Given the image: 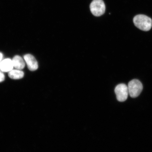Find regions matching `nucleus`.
<instances>
[{
    "instance_id": "nucleus-2",
    "label": "nucleus",
    "mask_w": 152,
    "mask_h": 152,
    "mask_svg": "<svg viewBox=\"0 0 152 152\" xmlns=\"http://www.w3.org/2000/svg\"><path fill=\"white\" fill-rule=\"evenodd\" d=\"M128 87L129 94L133 98L139 96L143 88L142 83L137 79L132 80L129 82Z\"/></svg>"
},
{
    "instance_id": "nucleus-6",
    "label": "nucleus",
    "mask_w": 152,
    "mask_h": 152,
    "mask_svg": "<svg viewBox=\"0 0 152 152\" xmlns=\"http://www.w3.org/2000/svg\"><path fill=\"white\" fill-rule=\"evenodd\" d=\"M13 67L12 60L10 59H5L0 63V70L2 72H9L13 69Z\"/></svg>"
},
{
    "instance_id": "nucleus-7",
    "label": "nucleus",
    "mask_w": 152,
    "mask_h": 152,
    "mask_svg": "<svg viewBox=\"0 0 152 152\" xmlns=\"http://www.w3.org/2000/svg\"><path fill=\"white\" fill-rule=\"evenodd\" d=\"M12 60L14 67L17 69L22 70L23 69L25 64L22 57L18 56H16L14 57Z\"/></svg>"
},
{
    "instance_id": "nucleus-11",
    "label": "nucleus",
    "mask_w": 152,
    "mask_h": 152,
    "mask_svg": "<svg viewBox=\"0 0 152 152\" xmlns=\"http://www.w3.org/2000/svg\"><path fill=\"white\" fill-rule=\"evenodd\" d=\"M2 72V71H1V70H0V72Z\"/></svg>"
},
{
    "instance_id": "nucleus-4",
    "label": "nucleus",
    "mask_w": 152,
    "mask_h": 152,
    "mask_svg": "<svg viewBox=\"0 0 152 152\" xmlns=\"http://www.w3.org/2000/svg\"><path fill=\"white\" fill-rule=\"evenodd\" d=\"M115 91L118 101L124 102L128 98L129 94L128 87L124 83H121L117 85Z\"/></svg>"
},
{
    "instance_id": "nucleus-10",
    "label": "nucleus",
    "mask_w": 152,
    "mask_h": 152,
    "mask_svg": "<svg viewBox=\"0 0 152 152\" xmlns=\"http://www.w3.org/2000/svg\"><path fill=\"white\" fill-rule=\"evenodd\" d=\"M3 58V55L2 53L0 52V63L2 61L1 60Z\"/></svg>"
},
{
    "instance_id": "nucleus-1",
    "label": "nucleus",
    "mask_w": 152,
    "mask_h": 152,
    "mask_svg": "<svg viewBox=\"0 0 152 152\" xmlns=\"http://www.w3.org/2000/svg\"><path fill=\"white\" fill-rule=\"evenodd\" d=\"M133 22L137 27L142 31H149L152 27V19L145 15H137L133 19Z\"/></svg>"
},
{
    "instance_id": "nucleus-3",
    "label": "nucleus",
    "mask_w": 152,
    "mask_h": 152,
    "mask_svg": "<svg viewBox=\"0 0 152 152\" xmlns=\"http://www.w3.org/2000/svg\"><path fill=\"white\" fill-rule=\"evenodd\" d=\"M91 12L94 16L99 17L104 14L105 5L102 0H94L90 6Z\"/></svg>"
},
{
    "instance_id": "nucleus-5",
    "label": "nucleus",
    "mask_w": 152,
    "mask_h": 152,
    "mask_svg": "<svg viewBox=\"0 0 152 152\" xmlns=\"http://www.w3.org/2000/svg\"><path fill=\"white\" fill-rule=\"evenodd\" d=\"M28 69L31 71H35L38 68V64L35 57L32 55L27 54L24 56Z\"/></svg>"
},
{
    "instance_id": "nucleus-9",
    "label": "nucleus",
    "mask_w": 152,
    "mask_h": 152,
    "mask_svg": "<svg viewBox=\"0 0 152 152\" xmlns=\"http://www.w3.org/2000/svg\"><path fill=\"white\" fill-rule=\"evenodd\" d=\"M5 75L2 72H0V83L4 80Z\"/></svg>"
},
{
    "instance_id": "nucleus-8",
    "label": "nucleus",
    "mask_w": 152,
    "mask_h": 152,
    "mask_svg": "<svg viewBox=\"0 0 152 152\" xmlns=\"http://www.w3.org/2000/svg\"><path fill=\"white\" fill-rule=\"evenodd\" d=\"M8 75L11 79H19L22 78L24 76V73L20 70L15 69L11 70L9 72Z\"/></svg>"
}]
</instances>
